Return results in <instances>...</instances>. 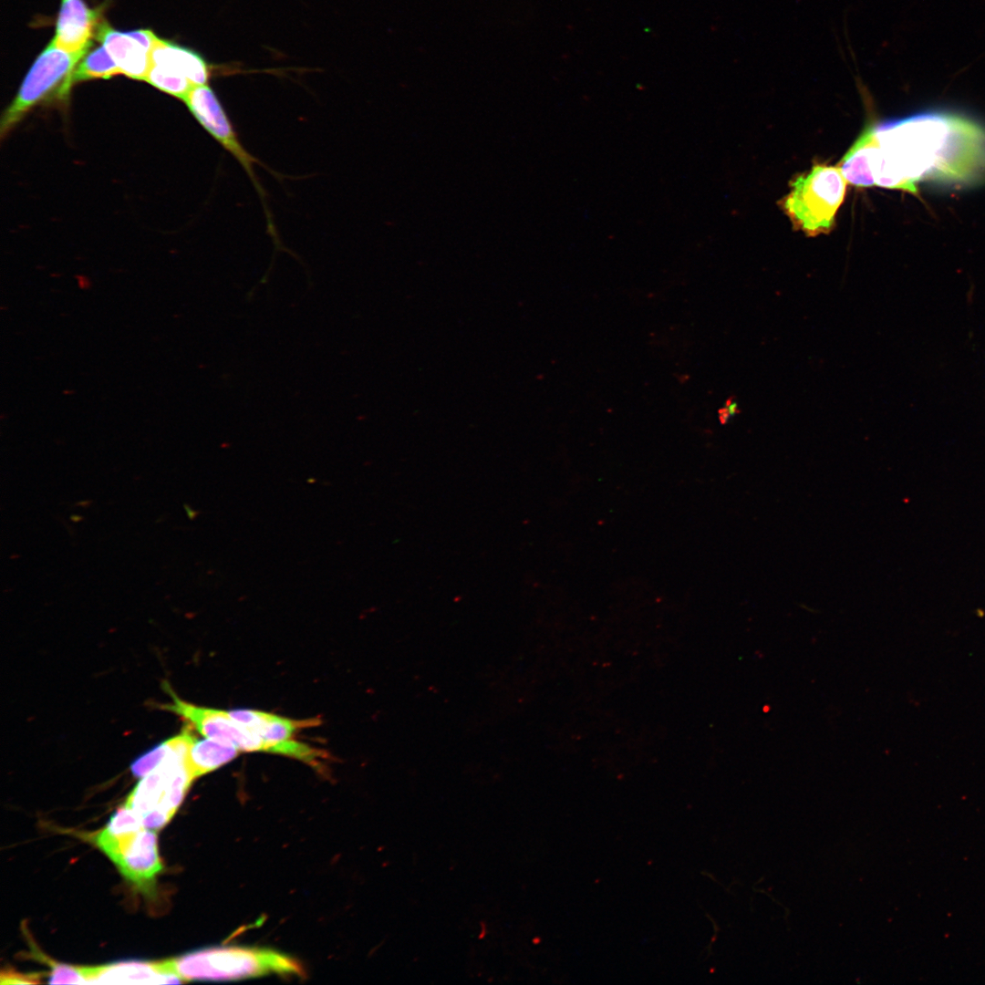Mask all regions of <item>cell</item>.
<instances>
[{
    "instance_id": "cell-1",
    "label": "cell",
    "mask_w": 985,
    "mask_h": 985,
    "mask_svg": "<svg viewBox=\"0 0 985 985\" xmlns=\"http://www.w3.org/2000/svg\"><path fill=\"white\" fill-rule=\"evenodd\" d=\"M839 169L854 185L909 192L927 179L976 182L985 178V130L943 112L887 120L866 127Z\"/></svg>"
},
{
    "instance_id": "cell-2",
    "label": "cell",
    "mask_w": 985,
    "mask_h": 985,
    "mask_svg": "<svg viewBox=\"0 0 985 985\" xmlns=\"http://www.w3.org/2000/svg\"><path fill=\"white\" fill-rule=\"evenodd\" d=\"M180 977L192 980H236L268 974L301 975L295 959L268 949L217 947L172 958Z\"/></svg>"
},
{
    "instance_id": "cell-3",
    "label": "cell",
    "mask_w": 985,
    "mask_h": 985,
    "mask_svg": "<svg viewBox=\"0 0 985 985\" xmlns=\"http://www.w3.org/2000/svg\"><path fill=\"white\" fill-rule=\"evenodd\" d=\"M157 832L144 827L125 804L118 808L92 841L139 889H150L162 870Z\"/></svg>"
},
{
    "instance_id": "cell-4",
    "label": "cell",
    "mask_w": 985,
    "mask_h": 985,
    "mask_svg": "<svg viewBox=\"0 0 985 985\" xmlns=\"http://www.w3.org/2000/svg\"><path fill=\"white\" fill-rule=\"evenodd\" d=\"M179 736L175 749L139 781L126 799L125 805L135 813L146 828L158 831L165 826L194 781L184 760L195 736L188 727Z\"/></svg>"
},
{
    "instance_id": "cell-5",
    "label": "cell",
    "mask_w": 985,
    "mask_h": 985,
    "mask_svg": "<svg viewBox=\"0 0 985 985\" xmlns=\"http://www.w3.org/2000/svg\"><path fill=\"white\" fill-rule=\"evenodd\" d=\"M163 688L171 698L169 703L159 704L161 710L183 718L205 738L235 747L240 752H263L288 756L311 765L318 763L327 754L308 744L294 740L268 741L235 721L229 711L202 707L180 699L166 682Z\"/></svg>"
},
{
    "instance_id": "cell-6",
    "label": "cell",
    "mask_w": 985,
    "mask_h": 985,
    "mask_svg": "<svg viewBox=\"0 0 985 985\" xmlns=\"http://www.w3.org/2000/svg\"><path fill=\"white\" fill-rule=\"evenodd\" d=\"M845 186L839 168L817 164L791 183L781 205L796 229L810 236L827 233L844 201Z\"/></svg>"
},
{
    "instance_id": "cell-7",
    "label": "cell",
    "mask_w": 985,
    "mask_h": 985,
    "mask_svg": "<svg viewBox=\"0 0 985 985\" xmlns=\"http://www.w3.org/2000/svg\"><path fill=\"white\" fill-rule=\"evenodd\" d=\"M85 54L70 53L52 42L48 44L35 60L16 98L2 116V140L34 106L51 98L65 100L68 97L73 71Z\"/></svg>"
},
{
    "instance_id": "cell-8",
    "label": "cell",
    "mask_w": 985,
    "mask_h": 985,
    "mask_svg": "<svg viewBox=\"0 0 985 985\" xmlns=\"http://www.w3.org/2000/svg\"><path fill=\"white\" fill-rule=\"evenodd\" d=\"M212 67L196 51L157 38L145 81L182 99L196 86L207 84Z\"/></svg>"
},
{
    "instance_id": "cell-9",
    "label": "cell",
    "mask_w": 985,
    "mask_h": 985,
    "mask_svg": "<svg viewBox=\"0 0 985 985\" xmlns=\"http://www.w3.org/2000/svg\"><path fill=\"white\" fill-rule=\"evenodd\" d=\"M181 100L204 130L243 166L258 194L264 200V190L254 169V164L264 166V163L243 147L227 113L213 88L208 84L196 86Z\"/></svg>"
},
{
    "instance_id": "cell-10",
    "label": "cell",
    "mask_w": 985,
    "mask_h": 985,
    "mask_svg": "<svg viewBox=\"0 0 985 985\" xmlns=\"http://www.w3.org/2000/svg\"><path fill=\"white\" fill-rule=\"evenodd\" d=\"M97 38L117 64L120 74L145 80L150 66L151 50L158 36L149 29L120 32L103 22Z\"/></svg>"
},
{
    "instance_id": "cell-11",
    "label": "cell",
    "mask_w": 985,
    "mask_h": 985,
    "mask_svg": "<svg viewBox=\"0 0 985 985\" xmlns=\"http://www.w3.org/2000/svg\"><path fill=\"white\" fill-rule=\"evenodd\" d=\"M86 984H168L184 980L172 959L158 961L123 960L98 966H79Z\"/></svg>"
},
{
    "instance_id": "cell-12",
    "label": "cell",
    "mask_w": 985,
    "mask_h": 985,
    "mask_svg": "<svg viewBox=\"0 0 985 985\" xmlns=\"http://www.w3.org/2000/svg\"><path fill=\"white\" fill-rule=\"evenodd\" d=\"M101 23L100 8H90L84 0H61L51 42L70 53H87Z\"/></svg>"
},
{
    "instance_id": "cell-13",
    "label": "cell",
    "mask_w": 985,
    "mask_h": 985,
    "mask_svg": "<svg viewBox=\"0 0 985 985\" xmlns=\"http://www.w3.org/2000/svg\"><path fill=\"white\" fill-rule=\"evenodd\" d=\"M229 713L235 721L273 742L291 740L299 730L320 723L317 719L294 720L256 710H234Z\"/></svg>"
},
{
    "instance_id": "cell-14",
    "label": "cell",
    "mask_w": 985,
    "mask_h": 985,
    "mask_svg": "<svg viewBox=\"0 0 985 985\" xmlns=\"http://www.w3.org/2000/svg\"><path fill=\"white\" fill-rule=\"evenodd\" d=\"M235 747L213 739H194L185 755V765L193 780L233 761L239 753Z\"/></svg>"
},
{
    "instance_id": "cell-15",
    "label": "cell",
    "mask_w": 985,
    "mask_h": 985,
    "mask_svg": "<svg viewBox=\"0 0 985 985\" xmlns=\"http://www.w3.org/2000/svg\"><path fill=\"white\" fill-rule=\"evenodd\" d=\"M118 74H120V71L117 64L101 45L81 57L73 71L71 84L73 86L79 81L109 78Z\"/></svg>"
},
{
    "instance_id": "cell-16",
    "label": "cell",
    "mask_w": 985,
    "mask_h": 985,
    "mask_svg": "<svg viewBox=\"0 0 985 985\" xmlns=\"http://www.w3.org/2000/svg\"><path fill=\"white\" fill-rule=\"evenodd\" d=\"M179 734L158 744L137 758L130 765L135 777L142 778L157 767L176 747Z\"/></svg>"
},
{
    "instance_id": "cell-17",
    "label": "cell",
    "mask_w": 985,
    "mask_h": 985,
    "mask_svg": "<svg viewBox=\"0 0 985 985\" xmlns=\"http://www.w3.org/2000/svg\"><path fill=\"white\" fill-rule=\"evenodd\" d=\"M36 956L41 957L42 959H44V963H47L51 967L48 983L86 984L79 966L55 962L54 960L48 959L47 956H44L42 953H36Z\"/></svg>"
},
{
    "instance_id": "cell-18",
    "label": "cell",
    "mask_w": 985,
    "mask_h": 985,
    "mask_svg": "<svg viewBox=\"0 0 985 985\" xmlns=\"http://www.w3.org/2000/svg\"><path fill=\"white\" fill-rule=\"evenodd\" d=\"M1 984H33L38 983V974H22L13 970H2Z\"/></svg>"
},
{
    "instance_id": "cell-19",
    "label": "cell",
    "mask_w": 985,
    "mask_h": 985,
    "mask_svg": "<svg viewBox=\"0 0 985 985\" xmlns=\"http://www.w3.org/2000/svg\"><path fill=\"white\" fill-rule=\"evenodd\" d=\"M739 412L737 400L730 399L727 400L725 407L719 411L720 420L721 423H726L731 417L737 415Z\"/></svg>"
}]
</instances>
